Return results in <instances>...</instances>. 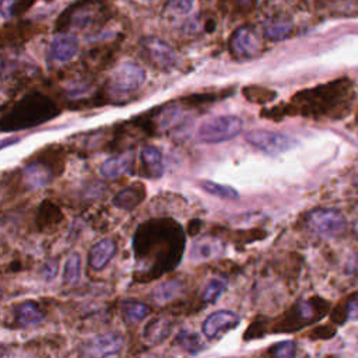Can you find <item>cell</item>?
<instances>
[{"label":"cell","instance_id":"f546056e","mask_svg":"<svg viewBox=\"0 0 358 358\" xmlns=\"http://www.w3.org/2000/svg\"><path fill=\"white\" fill-rule=\"evenodd\" d=\"M291 24L287 21H270L263 27L264 36L270 41H282L291 34Z\"/></svg>","mask_w":358,"mask_h":358},{"label":"cell","instance_id":"8992f818","mask_svg":"<svg viewBox=\"0 0 358 358\" xmlns=\"http://www.w3.org/2000/svg\"><path fill=\"white\" fill-rule=\"evenodd\" d=\"M243 120L236 115H220L207 119L197 129V141L204 144H218L229 141L241 134Z\"/></svg>","mask_w":358,"mask_h":358},{"label":"cell","instance_id":"5b68a950","mask_svg":"<svg viewBox=\"0 0 358 358\" xmlns=\"http://www.w3.org/2000/svg\"><path fill=\"white\" fill-rule=\"evenodd\" d=\"M329 308L330 303L319 296L299 301L288 312H285L282 319L275 326V331L289 333L309 326L310 323L323 317L327 313Z\"/></svg>","mask_w":358,"mask_h":358},{"label":"cell","instance_id":"83f0119b","mask_svg":"<svg viewBox=\"0 0 358 358\" xmlns=\"http://www.w3.org/2000/svg\"><path fill=\"white\" fill-rule=\"evenodd\" d=\"M175 343L189 354H199L204 348L199 334L192 330H180L175 337Z\"/></svg>","mask_w":358,"mask_h":358},{"label":"cell","instance_id":"484cf974","mask_svg":"<svg viewBox=\"0 0 358 358\" xmlns=\"http://www.w3.org/2000/svg\"><path fill=\"white\" fill-rule=\"evenodd\" d=\"M355 319H358V292L350 295L333 313V320L338 324Z\"/></svg>","mask_w":358,"mask_h":358},{"label":"cell","instance_id":"d6a6232c","mask_svg":"<svg viewBox=\"0 0 358 358\" xmlns=\"http://www.w3.org/2000/svg\"><path fill=\"white\" fill-rule=\"evenodd\" d=\"M274 358H295L296 344L292 340H285L274 345L273 348Z\"/></svg>","mask_w":358,"mask_h":358},{"label":"cell","instance_id":"7a4b0ae2","mask_svg":"<svg viewBox=\"0 0 358 358\" xmlns=\"http://www.w3.org/2000/svg\"><path fill=\"white\" fill-rule=\"evenodd\" d=\"M60 106L39 91H29L0 113V131H18L43 124L60 115Z\"/></svg>","mask_w":358,"mask_h":358},{"label":"cell","instance_id":"277c9868","mask_svg":"<svg viewBox=\"0 0 358 358\" xmlns=\"http://www.w3.org/2000/svg\"><path fill=\"white\" fill-rule=\"evenodd\" d=\"M113 17L108 0H76L56 18L55 32L98 31Z\"/></svg>","mask_w":358,"mask_h":358},{"label":"cell","instance_id":"ffe728a7","mask_svg":"<svg viewBox=\"0 0 358 358\" xmlns=\"http://www.w3.org/2000/svg\"><path fill=\"white\" fill-rule=\"evenodd\" d=\"M172 331V322L166 317H155L151 319L144 330H143V340L150 345H157L166 340Z\"/></svg>","mask_w":358,"mask_h":358},{"label":"cell","instance_id":"d590c367","mask_svg":"<svg viewBox=\"0 0 358 358\" xmlns=\"http://www.w3.org/2000/svg\"><path fill=\"white\" fill-rule=\"evenodd\" d=\"M354 185H355V186H357V187H358V176H357V178H355V180H354Z\"/></svg>","mask_w":358,"mask_h":358},{"label":"cell","instance_id":"74e56055","mask_svg":"<svg viewBox=\"0 0 358 358\" xmlns=\"http://www.w3.org/2000/svg\"><path fill=\"white\" fill-rule=\"evenodd\" d=\"M144 1H151V0H144Z\"/></svg>","mask_w":358,"mask_h":358},{"label":"cell","instance_id":"d6986e66","mask_svg":"<svg viewBox=\"0 0 358 358\" xmlns=\"http://www.w3.org/2000/svg\"><path fill=\"white\" fill-rule=\"evenodd\" d=\"M43 319L45 313L42 308L34 301H24L15 306V322L21 329L36 326Z\"/></svg>","mask_w":358,"mask_h":358},{"label":"cell","instance_id":"ba28073f","mask_svg":"<svg viewBox=\"0 0 358 358\" xmlns=\"http://www.w3.org/2000/svg\"><path fill=\"white\" fill-rule=\"evenodd\" d=\"M245 138L252 147H255L268 155H278V154L287 152L298 144V141L295 138H292L284 133L264 130V129L250 130L246 133Z\"/></svg>","mask_w":358,"mask_h":358},{"label":"cell","instance_id":"836d02e7","mask_svg":"<svg viewBox=\"0 0 358 358\" xmlns=\"http://www.w3.org/2000/svg\"><path fill=\"white\" fill-rule=\"evenodd\" d=\"M59 271V263L57 260H48L39 270V275L45 281H52Z\"/></svg>","mask_w":358,"mask_h":358},{"label":"cell","instance_id":"6da1fadb","mask_svg":"<svg viewBox=\"0 0 358 358\" xmlns=\"http://www.w3.org/2000/svg\"><path fill=\"white\" fill-rule=\"evenodd\" d=\"M137 262L150 264L147 273L169 271L178 266L185 249V232L172 221H148L137 228L133 241Z\"/></svg>","mask_w":358,"mask_h":358},{"label":"cell","instance_id":"e0dca14e","mask_svg":"<svg viewBox=\"0 0 358 358\" xmlns=\"http://www.w3.org/2000/svg\"><path fill=\"white\" fill-rule=\"evenodd\" d=\"M134 164V155L131 151H126L105 159L99 166V173L106 179H115L127 173Z\"/></svg>","mask_w":358,"mask_h":358},{"label":"cell","instance_id":"9a60e30c","mask_svg":"<svg viewBox=\"0 0 358 358\" xmlns=\"http://www.w3.org/2000/svg\"><path fill=\"white\" fill-rule=\"evenodd\" d=\"M116 249H117L116 242L110 238H103L99 242H96L88 253L90 267L95 271L103 270L109 264V262L115 257Z\"/></svg>","mask_w":358,"mask_h":358},{"label":"cell","instance_id":"2e32d148","mask_svg":"<svg viewBox=\"0 0 358 358\" xmlns=\"http://www.w3.org/2000/svg\"><path fill=\"white\" fill-rule=\"evenodd\" d=\"M22 179L29 189L45 187L52 180V169L42 161H32L22 168Z\"/></svg>","mask_w":358,"mask_h":358},{"label":"cell","instance_id":"5bb4252c","mask_svg":"<svg viewBox=\"0 0 358 358\" xmlns=\"http://www.w3.org/2000/svg\"><path fill=\"white\" fill-rule=\"evenodd\" d=\"M229 50L236 57H253L259 50L257 34L249 27H239L229 39Z\"/></svg>","mask_w":358,"mask_h":358},{"label":"cell","instance_id":"4fadbf2b","mask_svg":"<svg viewBox=\"0 0 358 358\" xmlns=\"http://www.w3.org/2000/svg\"><path fill=\"white\" fill-rule=\"evenodd\" d=\"M78 49L80 43L77 36L67 32H59L48 45V57L55 63H67L77 55Z\"/></svg>","mask_w":358,"mask_h":358},{"label":"cell","instance_id":"e575fe53","mask_svg":"<svg viewBox=\"0 0 358 358\" xmlns=\"http://www.w3.org/2000/svg\"><path fill=\"white\" fill-rule=\"evenodd\" d=\"M0 358H31V357L27 352H24V351L13 350V351L0 352Z\"/></svg>","mask_w":358,"mask_h":358},{"label":"cell","instance_id":"d4e9b609","mask_svg":"<svg viewBox=\"0 0 358 358\" xmlns=\"http://www.w3.org/2000/svg\"><path fill=\"white\" fill-rule=\"evenodd\" d=\"M180 288H182V282L178 280L164 281L151 291V299L159 305L166 303L180 292Z\"/></svg>","mask_w":358,"mask_h":358},{"label":"cell","instance_id":"44dd1931","mask_svg":"<svg viewBox=\"0 0 358 358\" xmlns=\"http://www.w3.org/2000/svg\"><path fill=\"white\" fill-rule=\"evenodd\" d=\"M144 196H145L144 187L134 183L133 186L124 187L123 190L117 192L112 199V204L120 210L131 211L143 201Z\"/></svg>","mask_w":358,"mask_h":358},{"label":"cell","instance_id":"8fae6325","mask_svg":"<svg viewBox=\"0 0 358 358\" xmlns=\"http://www.w3.org/2000/svg\"><path fill=\"white\" fill-rule=\"evenodd\" d=\"M39 27L29 21L7 22L0 25V50H13L36 35Z\"/></svg>","mask_w":358,"mask_h":358},{"label":"cell","instance_id":"f1b7e54d","mask_svg":"<svg viewBox=\"0 0 358 358\" xmlns=\"http://www.w3.org/2000/svg\"><path fill=\"white\" fill-rule=\"evenodd\" d=\"M36 0H0V15L3 18H14L28 11Z\"/></svg>","mask_w":358,"mask_h":358},{"label":"cell","instance_id":"7402d4cb","mask_svg":"<svg viewBox=\"0 0 358 358\" xmlns=\"http://www.w3.org/2000/svg\"><path fill=\"white\" fill-rule=\"evenodd\" d=\"M221 250V245L214 238H200L193 242L190 248L189 257L193 262H203L207 259H211Z\"/></svg>","mask_w":358,"mask_h":358},{"label":"cell","instance_id":"8d00e7d4","mask_svg":"<svg viewBox=\"0 0 358 358\" xmlns=\"http://www.w3.org/2000/svg\"><path fill=\"white\" fill-rule=\"evenodd\" d=\"M234 1H236V3H239V4H242V3H245L246 0H234Z\"/></svg>","mask_w":358,"mask_h":358},{"label":"cell","instance_id":"4316f807","mask_svg":"<svg viewBox=\"0 0 358 358\" xmlns=\"http://www.w3.org/2000/svg\"><path fill=\"white\" fill-rule=\"evenodd\" d=\"M199 187H201L206 193L221 197V199H228V200H235L239 197V193L236 192V189H234L232 186L228 185H222V183H217L214 180H208V179H203L197 182Z\"/></svg>","mask_w":358,"mask_h":358},{"label":"cell","instance_id":"3957f363","mask_svg":"<svg viewBox=\"0 0 358 358\" xmlns=\"http://www.w3.org/2000/svg\"><path fill=\"white\" fill-rule=\"evenodd\" d=\"M145 80L147 73L140 63L133 60L123 62L113 70L96 95L88 99V103L91 106H99L105 103L122 105L131 102Z\"/></svg>","mask_w":358,"mask_h":358},{"label":"cell","instance_id":"603a6c76","mask_svg":"<svg viewBox=\"0 0 358 358\" xmlns=\"http://www.w3.org/2000/svg\"><path fill=\"white\" fill-rule=\"evenodd\" d=\"M81 267H83L81 255L78 252H71L63 266V274H62L63 282L70 287L77 285L81 280Z\"/></svg>","mask_w":358,"mask_h":358},{"label":"cell","instance_id":"52a82bcc","mask_svg":"<svg viewBox=\"0 0 358 358\" xmlns=\"http://www.w3.org/2000/svg\"><path fill=\"white\" fill-rule=\"evenodd\" d=\"M306 225L320 236H340L347 228L345 217L336 208H316L306 215Z\"/></svg>","mask_w":358,"mask_h":358},{"label":"cell","instance_id":"9c48e42d","mask_svg":"<svg viewBox=\"0 0 358 358\" xmlns=\"http://www.w3.org/2000/svg\"><path fill=\"white\" fill-rule=\"evenodd\" d=\"M144 59L155 69L171 71L179 67V56L165 41L150 36L141 43Z\"/></svg>","mask_w":358,"mask_h":358},{"label":"cell","instance_id":"7c38bea8","mask_svg":"<svg viewBox=\"0 0 358 358\" xmlns=\"http://www.w3.org/2000/svg\"><path fill=\"white\" fill-rule=\"evenodd\" d=\"M241 323V317L227 309L215 310L210 313L201 324V331L208 340H215L220 338L222 334L228 333L229 330L235 329Z\"/></svg>","mask_w":358,"mask_h":358},{"label":"cell","instance_id":"1f68e13d","mask_svg":"<svg viewBox=\"0 0 358 358\" xmlns=\"http://www.w3.org/2000/svg\"><path fill=\"white\" fill-rule=\"evenodd\" d=\"M196 0H168L166 11L172 15H186L194 8Z\"/></svg>","mask_w":358,"mask_h":358},{"label":"cell","instance_id":"cb8c5ba5","mask_svg":"<svg viewBox=\"0 0 358 358\" xmlns=\"http://www.w3.org/2000/svg\"><path fill=\"white\" fill-rule=\"evenodd\" d=\"M120 309H122L124 319L129 323H138L143 319H145L151 312L148 305H145L144 302L136 301V299H124L120 303Z\"/></svg>","mask_w":358,"mask_h":358},{"label":"cell","instance_id":"4dcf8cb0","mask_svg":"<svg viewBox=\"0 0 358 358\" xmlns=\"http://www.w3.org/2000/svg\"><path fill=\"white\" fill-rule=\"evenodd\" d=\"M225 289H227V281H224L222 278H213L207 282V285L201 294V299L207 305L215 303L220 299V296L224 294Z\"/></svg>","mask_w":358,"mask_h":358},{"label":"cell","instance_id":"30bf717a","mask_svg":"<svg viewBox=\"0 0 358 358\" xmlns=\"http://www.w3.org/2000/svg\"><path fill=\"white\" fill-rule=\"evenodd\" d=\"M124 347V337L116 331L96 334L81 345L83 358H109L117 355Z\"/></svg>","mask_w":358,"mask_h":358},{"label":"cell","instance_id":"ac0fdd59","mask_svg":"<svg viewBox=\"0 0 358 358\" xmlns=\"http://www.w3.org/2000/svg\"><path fill=\"white\" fill-rule=\"evenodd\" d=\"M143 176L159 178L164 175V159L161 151L154 145H144L140 151Z\"/></svg>","mask_w":358,"mask_h":358}]
</instances>
